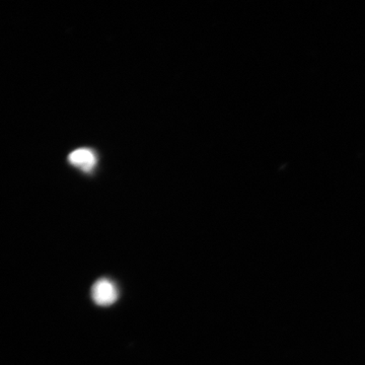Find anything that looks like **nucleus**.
<instances>
[{
	"label": "nucleus",
	"mask_w": 365,
	"mask_h": 365,
	"mask_svg": "<svg viewBox=\"0 0 365 365\" xmlns=\"http://www.w3.org/2000/svg\"><path fill=\"white\" fill-rule=\"evenodd\" d=\"M91 297L98 306L107 307L116 302L118 292L111 281L103 278L93 284Z\"/></svg>",
	"instance_id": "obj_1"
},
{
	"label": "nucleus",
	"mask_w": 365,
	"mask_h": 365,
	"mask_svg": "<svg viewBox=\"0 0 365 365\" xmlns=\"http://www.w3.org/2000/svg\"><path fill=\"white\" fill-rule=\"evenodd\" d=\"M69 163L74 167L79 168L85 172H90L97 165V157L88 148H78L69 155Z\"/></svg>",
	"instance_id": "obj_2"
}]
</instances>
